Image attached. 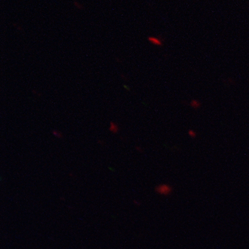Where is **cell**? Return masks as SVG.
<instances>
[{"mask_svg": "<svg viewBox=\"0 0 249 249\" xmlns=\"http://www.w3.org/2000/svg\"><path fill=\"white\" fill-rule=\"evenodd\" d=\"M155 191L158 195L168 196L172 194L173 188L172 186L167 183H161L155 187Z\"/></svg>", "mask_w": 249, "mask_h": 249, "instance_id": "obj_1", "label": "cell"}, {"mask_svg": "<svg viewBox=\"0 0 249 249\" xmlns=\"http://www.w3.org/2000/svg\"><path fill=\"white\" fill-rule=\"evenodd\" d=\"M148 40L149 43H151V44L155 46H162L163 45L162 40L160 38H157V37L155 36H149L148 38Z\"/></svg>", "mask_w": 249, "mask_h": 249, "instance_id": "obj_2", "label": "cell"}, {"mask_svg": "<svg viewBox=\"0 0 249 249\" xmlns=\"http://www.w3.org/2000/svg\"><path fill=\"white\" fill-rule=\"evenodd\" d=\"M109 130H110L112 133L116 134L119 132V126H118V124L116 123L111 121L110 123V127H109Z\"/></svg>", "mask_w": 249, "mask_h": 249, "instance_id": "obj_3", "label": "cell"}, {"mask_svg": "<svg viewBox=\"0 0 249 249\" xmlns=\"http://www.w3.org/2000/svg\"><path fill=\"white\" fill-rule=\"evenodd\" d=\"M190 105H191V107L195 109V110L200 108L201 107V102L197 99H192Z\"/></svg>", "mask_w": 249, "mask_h": 249, "instance_id": "obj_4", "label": "cell"}, {"mask_svg": "<svg viewBox=\"0 0 249 249\" xmlns=\"http://www.w3.org/2000/svg\"><path fill=\"white\" fill-rule=\"evenodd\" d=\"M52 134L53 135H54L56 137V138L58 139H62L64 137L63 135H62V133L60 131H58L57 130H53Z\"/></svg>", "mask_w": 249, "mask_h": 249, "instance_id": "obj_5", "label": "cell"}, {"mask_svg": "<svg viewBox=\"0 0 249 249\" xmlns=\"http://www.w3.org/2000/svg\"><path fill=\"white\" fill-rule=\"evenodd\" d=\"M188 135L192 138H196L197 137V134L195 130L189 129L188 130Z\"/></svg>", "mask_w": 249, "mask_h": 249, "instance_id": "obj_6", "label": "cell"}, {"mask_svg": "<svg viewBox=\"0 0 249 249\" xmlns=\"http://www.w3.org/2000/svg\"><path fill=\"white\" fill-rule=\"evenodd\" d=\"M74 5H75L77 8L81 9L83 8V6L82 5H81L80 4H79V3H77L76 2H74Z\"/></svg>", "mask_w": 249, "mask_h": 249, "instance_id": "obj_7", "label": "cell"}]
</instances>
